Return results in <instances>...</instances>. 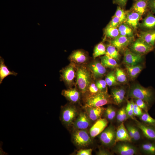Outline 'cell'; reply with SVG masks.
Here are the masks:
<instances>
[{
	"label": "cell",
	"instance_id": "6da1fadb",
	"mask_svg": "<svg viewBox=\"0 0 155 155\" xmlns=\"http://www.w3.org/2000/svg\"><path fill=\"white\" fill-rule=\"evenodd\" d=\"M128 97L142 100L151 107L155 102V91L151 88H145L135 84L131 87Z\"/></svg>",
	"mask_w": 155,
	"mask_h": 155
},
{
	"label": "cell",
	"instance_id": "7a4b0ae2",
	"mask_svg": "<svg viewBox=\"0 0 155 155\" xmlns=\"http://www.w3.org/2000/svg\"><path fill=\"white\" fill-rule=\"evenodd\" d=\"M114 103L111 96L107 93L101 92L94 94H89L86 98L85 106L98 107Z\"/></svg>",
	"mask_w": 155,
	"mask_h": 155
},
{
	"label": "cell",
	"instance_id": "3957f363",
	"mask_svg": "<svg viewBox=\"0 0 155 155\" xmlns=\"http://www.w3.org/2000/svg\"><path fill=\"white\" fill-rule=\"evenodd\" d=\"M76 83L80 91L83 93L87 91L91 82L90 71L83 66L76 68Z\"/></svg>",
	"mask_w": 155,
	"mask_h": 155
},
{
	"label": "cell",
	"instance_id": "277c9868",
	"mask_svg": "<svg viewBox=\"0 0 155 155\" xmlns=\"http://www.w3.org/2000/svg\"><path fill=\"white\" fill-rule=\"evenodd\" d=\"M78 115V111L74 106L67 104L61 107L60 120L66 127H68L73 124Z\"/></svg>",
	"mask_w": 155,
	"mask_h": 155
},
{
	"label": "cell",
	"instance_id": "5b68a950",
	"mask_svg": "<svg viewBox=\"0 0 155 155\" xmlns=\"http://www.w3.org/2000/svg\"><path fill=\"white\" fill-rule=\"evenodd\" d=\"M116 131L115 127L110 125L106 127L99 135L101 143L104 146L111 147L116 144Z\"/></svg>",
	"mask_w": 155,
	"mask_h": 155
},
{
	"label": "cell",
	"instance_id": "8992f818",
	"mask_svg": "<svg viewBox=\"0 0 155 155\" xmlns=\"http://www.w3.org/2000/svg\"><path fill=\"white\" fill-rule=\"evenodd\" d=\"M91 137L86 129H75L72 135L73 143L77 146L82 147L90 145Z\"/></svg>",
	"mask_w": 155,
	"mask_h": 155
},
{
	"label": "cell",
	"instance_id": "52a82bcc",
	"mask_svg": "<svg viewBox=\"0 0 155 155\" xmlns=\"http://www.w3.org/2000/svg\"><path fill=\"white\" fill-rule=\"evenodd\" d=\"M76 68L72 63L63 68L60 71L61 73L60 79L66 85L70 87L73 84L76 76Z\"/></svg>",
	"mask_w": 155,
	"mask_h": 155
},
{
	"label": "cell",
	"instance_id": "ba28073f",
	"mask_svg": "<svg viewBox=\"0 0 155 155\" xmlns=\"http://www.w3.org/2000/svg\"><path fill=\"white\" fill-rule=\"evenodd\" d=\"M154 46L148 44L139 38L134 41L130 47V49L133 53L143 56L152 51Z\"/></svg>",
	"mask_w": 155,
	"mask_h": 155
},
{
	"label": "cell",
	"instance_id": "9c48e42d",
	"mask_svg": "<svg viewBox=\"0 0 155 155\" xmlns=\"http://www.w3.org/2000/svg\"><path fill=\"white\" fill-rule=\"evenodd\" d=\"M127 142H117L114 149V152L119 155H134L137 154L138 151L137 148Z\"/></svg>",
	"mask_w": 155,
	"mask_h": 155
},
{
	"label": "cell",
	"instance_id": "30bf717a",
	"mask_svg": "<svg viewBox=\"0 0 155 155\" xmlns=\"http://www.w3.org/2000/svg\"><path fill=\"white\" fill-rule=\"evenodd\" d=\"M133 36L127 37L119 35L116 38L112 39L110 44L115 47L118 51L125 50L128 45L134 41Z\"/></svg>",
	"mask_w": 155,
	"mask_h": 155
},
{
	"label": "cell",
	"instance_id": "8fae6325",
	"mask_svg": "<svg viewBox=\"0 0 155 155\" xmlns=\"http://www.w3.org/2000/svg\"><path fill=\"white\" fill-rule=\"evenodd\" d=\"M142 56L133 53L130 49L126 48L124 51L123 61L125 65L130 66L136 65L142 61Z\"/></svg>",
	"mask_w": 155,
	"mask_h": 155
},
{
	"label": "cell",
	"instance_id": "7c38bea8",
	"mask_svg": "<svg viewBox=\"0 0 155 155\" xmlns=\"http://www.w3.org/2000/svg\"><path fill=\"white\" fill-rule=\"evenodd\" d=\"M91 121L85 112H81L73 123L75 129H86L89 127Z\"/></svg>",
	"mask_w": 155,
	"mask_h": 155
},
{
	"label": "cell",
	"instance_id": "4fadbf2b",
	"mask_svg": "<svg viewBox=\"0 0 155 155\" xmlns=\"http://www.w3.org/2000/svg\"><path fill=\"white\" fill-rule=\"evenodd\" d=\"M108 123L106 118H100L96 121L90 128L89 134L92 138L100 134L107 127Z\"/></svg>",
	"mask_w": 155,
	"mask_h": 155
},
{
	"label": "cell",
	"instance_id": "5bb4252c",
	"mask_svg": "<svg viewBox=\"0 0 155 155\" xmlns=\"http://www.w3.org/2000/svg\"><path fill=\"white\" fill-rule=\"evenodd\" d=\"M88 69L91 72L94 77L99 79L104 76L106 72V68L97 61L91 62L88 66Z\"/></svg>",
	"mask_w": 155,
	"mask_h": 155
},
{
	"label": "cell",
	"instance_id": "9a60e30c",
	"mask_svg": "<svg viewBox=\"0 0 155 155\" xmlns=\"http://www.w3.org/2000/svg\"><path fill=\"white\" fill-rule=\"evenodd\" d=\"M137 127L142 131L144 135L148 139L155 141V127L134 120Z\"/></svg>",
	"mask_w": 155,
	"mask_h": 155
},
{
	"label": "cell",
	"instance_id": "2e32d148",
	"mask_svg": "<svg viewBox=\"0 0 155 155\" xmlns=\"http://www.w3.org/2000/svg\"><path fill=\"white\" fill-rule=\"evenodd\" d=\"M142 16L139 13L132 10L127 11L126 18L124 23L133 30L136 29L138 25Z\"/></svg>",
	"mask_w": 155,
	"mask_h": 155
},
{
	"label": "cell",
	"instance_id": "e0dca14e",
	"mask_svg": "<svg viewBox=\"0 0 155 155\" xmlns=\"http://www.w3.org/2000/svg\"><path fill=\"white\" fill-rule=\"evenodd\" d=\"M86 112L91 122H96L101 118L106 108L102 106L92 107L85 106Z\"/></svg>",
	"mask_w": 155,
	"mask_h": 155
},
{
	"label": "cell",
	"instance_id": "ac0fdd59",
	"mask_svg": "<svg viewBox=\"0 0 155 155\" xmlns=\"http://www.w3.org/2000/svg\"><path fill=\"white\" fill-rule=\"evenodd\" d=\"M132 140L124 125V122L121 123L116 129V143L119 142H131Z\"/></svg>",
	"mask_w": 155,
	"mask_h": 155
},
{
	"label": "cell",
	"instance_id": "d6986e66",
	"mask_svg": "<svg viewBox=\"0 0 155 155\" xmlns=\"http://www.w3.org/2000/svg\"><path fill=\"white\" fill-rule=\"evenodd\" d=\"M69 58L72 63L80 64L85 63L87 61L88 56L84 51L78 50L72 52Z\"/></svg>",
	"mask_w": 155,
	"mask_h": 155
},
{
	"label": "cell",
	"instance_id": "ffe728a7",
	"mask_svg": "<svg viewBox=\"0 0 155 155\" xmlns=\"http://www.w3.org/2000/svg\"><path fill=\"white\" fill-rule=\"evenodd\" d=\"M140 26L145 30L155 29V16L149 11L146 16L140 24Z\"/></svg>",
	"mask_w": 155,
	"mask_h": 155
},
{
	"label": "cell",
	"instance_id": "44dd1931",
	"mask_svg": "<svg viewBox=\"0 0 155 155\" xmlns=\"http://www.w3.org/2000/svg\"><path fill=\"white\" fill-rule=\"evenodd\" d=\"M61 94L67 100L73 103L78 102L81 97L80 92L75 88L63 90Z\"/></svg>",
	"mask_w": 155,
	"mask_h": 155
},
{
	"label": "cell",
	"instance_id": "7402d4cb",
	"mask_svg": "<svg viewBox=\"0 0 155 155\" xmlns=\"http://www.w3.org/2000/svg\"><path fill=\"white\" fill-rule=\"evenodd\" d=\"M125 91L122 87L115 88L111 91V96L114 104L119 105L123 101Z\"/></svg>",
	"mask_w": 155,
	"mask_h": 155
},
{
	"label": "cell",
	"instance_id": "603a6c76",
	"mask_svg": "<svg viewBox=\"0 0 155 155\" xmlns=\"http://www.w3.org/2000/svg\"><path fill=\"white\" fill-rule=\"evenodd\" d=\"M149 9L148 0H137L135 1L131 8V10L141 16L145 14Z\"/></svg>",
	"mask_w": 155,
	"mask_h": 155
},
{
	"label": "cell",
	"instance_id": "cb8c5ba5",
	"mask_svg": "<svg viewBox=\"0 0 155 155\" xmlns=\"http://www.w3.org/2000/svg\"><path fill=\"white\" fill-rule=\"evenodd\" d=\"M139 38L154 46L155 45V29L141 32Z\"/></svg>",
	"mask_w": 155,
	"mask_h": 155
},
{
	"label": "cell",
	"instance_id": "d4e9b609",
	"mask_svg": "<svg viewBox=\"0 0 155 155\" xmlns=\"http://www.w3.org/2000/svg\"><path fill=\"white\" fill-rule=\"evenodd\" d=\"M17 73L13 71H11L5 64L4 60L1 56L0 57V84L2 82L3 80L9 75L16 76Z\"/></svg>",
	"mask_w": 155,
	"mask_h": 155
},
{
	"label": "cell",
	"instance_id": "484cf974",
	"mask_svg": "<svg viewBox=\"0 0 155 155\" xmlns=\"http://www.w3.org/2000/svg\"><path fill=\"white\" fill-rule=\"evenodd\" d=\"M100 61L102 64L105 68H114L119 66L116 60L107 55L100 57Z\"/></svg>",
	"mask_w": 155,
	"mask_h": 155
},
{
	"label": "cell",
	"instance_id": "4316f807",
	"mask_svg": "<svg viewBox=\"0 0 155 155\" xmlns=\"http://www.w3.org/2000/svg\"><path fill=\"white\" fill-rule=\"evenodd\" d=\"M125 69L129 77L131 79L135 78L143 69V67L140 65L134 66L125 65Z\"/></svg>",
	"mask_w": 155,
	"mask_h": 155
},
{
	"label": "cell",
	"instance_id": "83f0119b",
	"mask_svg": "<svg viewBox=\"0 0 155 155\" xmlns=\"http://www.w3.org/2000/svg\"><path fill=\"white\" fill-rule=\"evenodd\" d=\"M117 28L120 35L127 37L133 36V29L126 23H121Z\"/></svg>",
	"mask_w": 155,
	"mask_h": 155
},
{
	"label": "cell",
	"instance_id": "f1b7e54d",
	"mask_svg": "<svg viewBox=\"0 0 155 155\" xmlns=\"http://www.w3.org/2000/svg\"><path fill=\"white\" fill-rule=\"evenodd\" d=\"M142 152L147 155H155V141L148 142L143 144L141 147Z\"/></svg>",
	"mask_w": 155,
	"mask_h": 155
},
{
	"label": "cell",
	"instance_id": "f546056e",
	"mask_svg": "<svg viewBox=\"0 0 155 155\" xmlns=\"http://www.w3.org/2000/svg\"><path fill=\"white\" fill-rule=\"evenodd\" d=\"M105 36L112 39L115 38L120 35L117 28H115L108 25L104 30Z\"/></svg>",
	"mask_w": 155,
	"mask_h": 155
},
{
	"label": "cell",
	"instance_id": "4dcf8cb0",
	"mask_svg": "<svg viewBox=\"0 0 155 155\" xmlns=\"http://www.w3.org/2000/svg\"><path fill=\"white\" fill-rule=\"evenodd\" d=\"M116 60H119L120 54L118 50L114 46L110 44L106 47V54Z\"/></svg>",
	"mask_w": 155,
	"mask_h": 155
},
{
	"label": "cell",
	"instance_id": "1f68e13d",
	"mask_svg": "<svg viewBox=\"0 0 155 155\" xmlns=\"http://www.w3.org/2000/svg\"><path fill=\"white\" fill-rule=\"evenodd\" d=\"M106 54V47L103 43H100L95 46L93 53V57L94 59Z\"/></svg>",
	"mask_w": 155,
	"mask_h": 155
},
{
	"label": "cell",
	"instance_id": "d6a6232c",
	"mask_svg": "<svg viewBox=\"0 0 155 155\" xmlns=\"http://www.w3.org/2000/svg\"><path fill=\"white\" fill-rule=\"evenodd\" d=\"M104 113L105 118L109 121L113 120L116 115V110L111 105H109L106 108Z\"/></svg>",
	"mask_w": 155,
	"mask_h": 155
},
{
	"label": "cell",
	"instance_id": "836d02e7",
	"mask_svg": "<svg viewBox=\"0 0 155 155\" xmlns=\"http://www.w3.org/2000/svg\"><path fill=\"white\" fill-rule=\"evenodd\" d=\"M105 80L107 85L109 86H115L118 84L115 75V72L111 71L106 75Z\"/></svg>",
	"mask_w": 155,
	"mask_h": 155
},
{
	"label": "cell",
	"instance_id": "e575fe53",
	"mask_svg": "<svg viewBox=\"0 0 155 155\" xmlns=\"http://www.w3.org/2000/svg\"><path fill=\"white\" fill-rule=\"evenodd\" d=\"M143 123L148 125L155 127V119L152 118L148 112L143 113L140 117Z\"/></svg>",
	"mask_w": 155,
	"mask_h": 155
},
{
	"label": "cell",
	"instance_id": "d590c367",
	"mask_svg": "<svg viewBox=\"0 0 155 155\" xmlns=\"http://www.w3.org/2000/svg\"><path fill=\"white\" fill-rule=\"evenodd\" d=\"M116 68L115 73L117 81L122 83L126 82L127 79L125 72L120 68L117 67Z\"/></svg>",
	"mask_w": 155,
	"mask_h": 155
},
{
	"label": "cell",
	"instance_id": "8d00e7d4",
	"mask_svg": "<svg viewBox=\"0 0 155 155\" xmlns=\"http://www.w3.org/2000/svg\"><path fill=\"white\" fill-rule=\"evenodd\" d=\"M134 102L133 100L130 101L127 100V105L125 107L126 112L128 118H130L134 120L136 119L133 114V108Z\"/></svg>",
	"mask_w": 155,
	"mask_h": 155
},
{
	"label": "cell",
	"instance_id": "74e56055",
	"mask_svg": "<svg viewBox=\"0 0 155 155\" xmlns=\"http://www.w3.org/2000/svg\"><path fill=\"white\" fill-rule=\"evenodd\" d=\"M127 11H125L119 6L117 7L114 16L117 17L120 19L121 23L124 22L126 16Z\"/></svg>",
	"mask_w": 155,
	"mask_h": 155
},
{
	"label": "cell",
	"instance_id": "f35d334b",
	"mask_svg": "<svg viewBox=\"0 0 155 155\" xmlns=\"http://www.w3.org/2000/svg\"><path fill=\"white\" fill-rule=\"evenodd\" d=\"M135 103L142 110L148 112L150 106L144 101L140 99H134Z\"/></svg>",
	"mask_w": 155,
	"mask_h": 155
},
{
	"label": "cell",
	"instance_id": "ab89813d",
	"mask_svg": "<svg viewBox=\"0 0 155 155\" xmlns=\"http://www.w3.org/2000/svg\"><path fill=\"white\" fill-rule=\"evenodd\" d=\"M96 84L100 92L107 93V85L105 80H99Z\"/></svg>",
	"mask_w": 155,
	"mask_h": 155
},
{
	"label": "cell",
	"instance_id": "60d3db41",
	"mask_svg": "<svg viewBox=\"0 0 155 155\" xmlns=\"http://www.w3.org/2000/svg\"><path fill=\"white\" fill-rule=\"evenodd\" d=\"M87 91L89 92V94L91 95L96 94L100 92L96 83L91 82L89 86Z\"/></svg>",
	"mask_w": 155,
	"mask_h": 155
},
{
	"label": "cell",
	"instance_id": "b9f144b4",
	"mask_svg": "<svg viewBox=\"0 0 155 155\" xmlns=\"http://www.w3.org/2000/svg\"><path fill=\"white\" fill-rule=\"evenodd\" d=\"M121 23L119 18L114 16L108 25L115 28H118Z\"/></svg>",
	"mask_w": 155,
	"mask_h": 155
},
{
	"label": "cell",
	"instance_id": "7bdbcfd3",
	"mask_svg": "<svg viewBox=\"0 0 155 155\" xmlns=\"http://www.w3.org/2000/svg\"><path fill=\"white\" fill-rule=\"evenodd\" d=\"M133 114L134 116L140 117L143 113L142 110L134 102L133 108Z\"/></svg>",
	"mask_w": 155,
	"mask_h": 155
},
{
	"label": "cell",
	"instance_id": "ee69618b",
	"mask_svg": "<svg viewBox=\"0 0 155 155\" xmlns=\"http://www.w3.org/2000/svg\"><path fill=\"white\" fill-rule=\"evenodd\" d=\"M133 140L135 141L139 140L141 138V135L139 130L137 127L133 125Z\"/></svg>",
	"mask_w": 155,
	"mask_h": 155
},
{
	"label": "cell",
	"instance_id": "f6af8a7d",
	"mask_svg": "<svg viewBox=\"0 0 155 155\" xmlns=\"http://www.w3.org/2000/svg\"><path fill=\"white\" fill-rule=\"evenodd\" d=\"M92 150L91 148L81 149L77 152V155H91Z\"/></svg>",
	"mask_w": 155,
	"mask_h": 155
},
{
	"label": "cell",
	"instance_id": "bcb514c9",
	"mask_svg": "<svg viewBox=\"0 0 155 155\" xmlns=\"http://www.w3.org/2000/svg\"><path fill=\"white\" fill-rule=\"evenodd\" d=\"M149 10L153 13H155V0H148Z\"/></svg>",
	"mask_w": 155,
	"mask_h": 155
},
{
	"label": "cell",
	"instance_id": "7dc6e473",
	"mask_svg": "<svg viewBox=\"0 0 155 155\" xmlns=\"http://www.w3.org/2000/svg\"><path fill=\"white\" fill-rule=\"evenodd\" d=\"M121 119L120 121V123L124 122L128 118L126 112L125 107H123L121 108Z\"/></svg>",
	"mask_w": 155,
	"mask_h": 155
},
{
	"label": "cell",
	"instance_id": "c3c4849f",
	"mask_svg": "<svg viewBox=\"0 0 155 155\" xmlns=\"http://www.w3.org/2000/svg\"><path fill=\"white\" fill-rule=\"evenodd\" d=\"M98 155H111L112 153L108 150L100 148L96 153Z\"/></svg>",
	"mask_w": 155,
	"mask_h": 155
},
{
	"label": "cell",
	"instance_id": "681fc988",
	"mask_svg": "<svg viewBox=\"0 0 155 155\" xmlns=\"http://www.w3.org/2000/svg\"><path fill=\"white\" fill-rule=\"evenodd\" d=\"M125 127L129 135L133 140V125L127 124L126 125Z\"/></svg>",
	"mask_w": 155,
	"mask_h": 155
},
{
	"label": "cell",
	"instance_id": "f907efd6",
	"mask_svg": "<svg viewBox=\"0 0 155 155\" xmlns=\"http://www.w3.org/2000/svg\"><path fill=\"white\" fill-rule=\"evenodd\" d=\"M127 0H114L113 3H116L121 7H123L126 5Z\"/></svg>",
	"mask_w": 155,
	"mask_h": 155
},
{
	"label": "cell",
	"instance_id": "816d5d0a",
	"mask_svg": "<svg viewBox=\"0 0 155 155\" xmlns=\"http://www.w3.org/2000/svg\"><path fill=\"white\" fill-rule=\"evenodd\" d=\"M121 109L119 111L116 115V119L117 121L119 123H120V121L121 119Z\"/></svg>",
	"mask_w": 155,
	"mask_h": 155
},
{
	"label": "cell",
	"instance_id": "f5cc1de1",
	"mask_svg": "<svg viewBox=\"0 0 155 155\" xmlns=\"http://www.w3.org/2000/svg\"><path fill=\"white\" fill-rule=\"evenodd\" d=\"M134 1H135L137 0H134Z\"/></svg>",
	"mask_w": 155,
	"mask_h": 155
}]
</instances>
